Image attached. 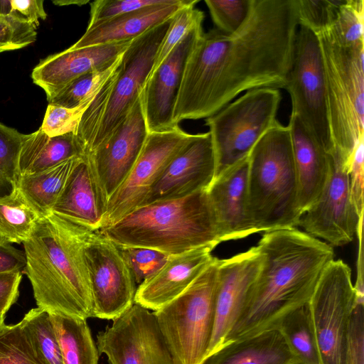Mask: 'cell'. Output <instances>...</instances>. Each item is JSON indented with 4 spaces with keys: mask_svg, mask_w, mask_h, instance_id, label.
<instances>
[{
    "mask_svg": "<svg viewBox=\"0 0 364 364\" xmlns=\"http://www.w3.org/2000/svg\"><path fill=\"white\" fill-rule=\"evenodd\" d=\"M298 27L296 0H255L235 33H203L185 65L175 123L213 116L243 91L284 88Z\"/></svg>",
    "mask_w": 364,
    "mask_h": 364,
    "instance_id": "cell-1",
    "label": "cell"
},
{
    "mask_svg": "<svg viewBox=\"0 0 364 364\" xmlns=\"http://www.w3.org/2000/svg\"><path fill=\"white\" fill-rule=\"evenodd\" d=\"M257 247L262 267L223 344L278 327L285 316L309 302L334 259L332 246L296 228L264 232Z\"/></svg>",
    "mask_w": 364,
    "mask_h": 364,
    "instance_id": "cell-2",
    "label": "cell"
},
{
    "mask_svg": "<svg viewBox=\"0 0 364 364\" xmlns=\"http://www.w3.org/2000/svg\"><path fill=\"white\" fill-rule=\"evenodd\" d=\"M89 230L53 213L41 217L23 243L37 307L49 314L87 319L92 299L84 255Z\"/></svg>",
    "mask_w": 364,
    "mask_h": 364,
    "instance_id": "cell-3",
    "label": "cell"
},
{
    "mask_svg": "<svg viewBox=\"0 0 364 364\" xmlns=\"http://www.w3.org/2000/svg\"><path fill=\"white\" fill-rule=\"evenodd\" d=\"M119 247H141L168 255L221 242L206 190L141 205L98 230Z\"/></svg>",
    "mask_w": 364,
    "mask_h": 364,
    "instance_id": "cell-4",
    "label": "cell"
},
{
    "mask_svg": "<svg viewBox=\"0 0 364 364\" xmlns=\"http://www.w3.org/2000/svg\"><path fill=\"white\" fill-rule=\"evenodd\" d=\"M247 215L255 233L296 228L300 216L290 130L277 120L248 156Z\"/></svg>",
    "mask_w": 364,
    "mask_h": 364,
    "instance_id": "cell-5",
    "label": "cell"
},
{
    "mask_svg": "<svg viewBox=\"0 0 364 364\" xmlns=\"http://www.w3.org/2000/svg\"><path fill=\"white\" fill-rule=\"evenodd\" d=\"M220 259L178 296L153 311L175 364H203L213 332Z\"/></svg>",
    "mask_w": 364,
    "mask_h": 364,
    "instance_id": "cell-6",
    "label": "cell"
},
{
    "mask_svg": "<svg viewBox=\"0 0 364 364\" xmlns=\"http://www.w3.org/2000/svg\"><path fill=\"white\" fill-rule=\"evenodd\" d=\"M319 39L334 148L349 158L364 135V44L347 47L326 33Z\"/></svg>",
    "mask_w": 364,
    "mask_h": 364,
    "instance_id": "cell-7",
    "label": "cell"
},
{
    "mask_svg": "<svg viewBox=\"0 0 364 364\" xmlns=\"http://www.w3.org/2000/svg\"><path fill=\"white\" fill-rule=\"evenodd\" d=\"M281 99L276 88L247 90L205 119L215 151V176L248 157L257 142L277 121Z\"/></svg>",
    "mask_w": 364,
    "mask_h": 364,
    "instance_id": "cell-8",
    "label": "cell"
},
{
    "mask_svg": "<svg viewBox=\"0 0 364 364\" xmlns=\"http://www.w3.org/2000/svg\"><path fill=\"white\" fill-rule=\"evenodd\" d=\"M172 18L132 41L117 72L95 95L94 101L101 122L87 154L110 135L139 98Z\"/></svg>",
    "mask_w": 364,
    "mask_h": 364,
    "instance_id": "cell-9",
    "label": "cell"
},
{
    "mask_svg": "<svg viewBox=\"0 0 364 364\" xmlns=\"http://www.w3.org/2000/svg\"><path fill=\"white\" fill-rule=\"evenodd\" d=\"M283 89L290 95L291 113L328 153L334 149L323 56L318 37L299 25L290 70Z\"/></svg>",
    "mask_w": 364,
    "mask_h": 364,
    "instance_id": "cell-10",
    "label": "cell"
},
{
    "mask_svg": "<svg viewBox=\"0 0 364 364\" xmlns=\"http://www.w3.org/2000/svg\"><path fill=\"white\" fill-rule=\"evenodd\" d=\"M321 364H343L355 291L349 266L333 259L309 302Z\"/></svg>",
    "mask_w": 364,
    "mask_h": 364,
    "instance_id": "cell-11",
    "label": "cell"
},
{
    "mask_svg": "<svg viewBox=\"0 0 364 364\" xmlns=\"http://www.w3.org/2000/svg\"><path fill=\"white\" fill-rule=\"evenodd\" d=\"M93 317L114 320L134 303L136 284L119 247L99 231L89 230L84 244Z\"/></svg>",
    "mask_w": 364,
    "mask_h": 364,
    "instance_id": "cell-12",
    "label": "cell"
},
{
    "mask_svg": "<svg viewBox=\"0 0 364 364\" xmlns=\"http://www.w3.org/2000/svg\"><path fill=\"white\" fill-rule=\"evenodd\" d=\"M329 154L331 169L323 191L301 213L297 226L331 246L341 247L353 240L363 217L358 216L351 201L348 158L335 148Z\"/></svg>",
    "mask_w": 364,
    "mask_h": 364,
    "instance_id": "cell-13",
    "label": "cell"
},
{
    "mask_svg": "<svg viewBox=\"0 0 364 364\" xmlns=\"http://www.w3.org/2000/svg\"><path fill=\"white\" fill-rule=\"evenodd\" d=\"M109 364H175L153 312L134 303L97 335Z\"/></svg>",
    "mask_w": 364,
    "mask_h": 364,
    "instance_id": "cell-14",
    "label": "cell"
},
{
    "mask_svg": "<svg viewBox=\"0 0 364 364\" xmlns=\"http://www.w3.org/2000/svg\"><path fill=\"white\" fill-rule=\"evenodd\" d=\"M193 135L180 127L149 132L130 173L108 199L100 229L113 225L142 205L151 188Z\"/></svg>",
    "mask_w": 364,
    "mask_h": 364,
    "instance_id": "cell-15",
    "label": "cell"
},
{
    "mask_svg": "<svg viewBox=\"0 0 364 364\" xmlns=\"http://www.w3.org/2000/svg\"><path fill=\"white\" fill-rule=\"evenodd\" d=\"M148 134L140 95L127 117L110 135L86 154L107 199L130 173Z\"/></svg>",
    "mask_w": 364,
    "mask_h": 364,
    "instance_id": "cell-16",
    "label": "cell"
},
{
    "mask_svg": "<svg viewBox=\"0 0 364 364\" xmlns=\"http://www.w3.org/2000/svg\"><path fill=\"white\" fill-rule=\"evenodd\" d=\"M215 171L210 132L193 134L151 188L141 205L181 198L207 190L215 178Z\"/></svg>",
    "mask_w": 364,
    "mask_h": 364,
    "instance_id": "cell-17",
    "label": "cell"
},
{
    "mask_svg": "<svg viewBox=\"0 0 364 364\" xmlns=\"http://www.w3.org/2000/svg\"><path fill=\"white\" fill-rule=\"evenodd\" d=\"M203 34L202 25L193 28L149 75L141 93L149 132L178 127L173 109L187 59Z\"/></svg>",
    "mask_w": 364,
    "mask_h": 364,
    "instance_id": "cell-18",
    "label": "cell"
},
{
    "mask_svg": "<svg viewBox=\"0 0 364 364\" xmlns=\"http://www.w3.org/2000/svg\"><path fill=\"white\" fill-rule=\"evenodd\" d=\"M263 262L257 246L220 259L213 332L207 357L223 343L246 301Z\"/></svg>",
    "mask_w": 364,
    "mask_h": 364,
    "instance_id": "cell-19",
    "label": "cell"
},
{
    "mask_svg": "<svg viewBox=\"0 0 364 364\" xmlns=\"http://www.w3.org/2000/svg\"><path fill=\"white\" fill-rule=\"evenodd\" d=\"M131 42L123 41L80 48L70 47L41 60L32 71L33 82L45 91L48 102L77 77L112 66L121 58Z\"/></svg>",
    "mask_w": 364,
    "mask_h": 364,
    "instance_id": "cell-20",
    "label": "cell"
},
{
    "mask_svg": "<svg viewBox=\"0 0 364 364\" xmlns=\"http://www.w3.org/2000/svg\"><path fill=\"white\" fill-rule=\"evenodd\" d=\"M215 245L170 255L162 267L138 285L134 303L153 311L181 294L213 262Z\"/></svg>",
    "mask_w": 364,
    "mask_h": 364,
    "instance_id": "cell-21",
    "label": "cell"
},
{
    "mask_svg": "<svg viewBox=\"0 0 364 364\" xmlns=\"http://www.w3.org/2000/svg\"><path fill=\"white\" fill-rule=\"evenodd\" d=\"M248 157L215 177L206 190L220 240H238L255 233L247 215Z\"/></svg>",
    "mask_w": 364,
    "mask_h": 364,
    "instance_id": "cell-22",
    "label": "cell"
},
{
    "mask_svg": "<svg viewBox=\"0 0 364 364\" xmlns=\"http://www.w3.org/2000/svg\"><path fill=\"white\" fill-rule=\"evenodd\" d=\"M108 199L85 155L73 168L52 213L91 231L100 230Z\"/></svg>",
    "mask_w": 364,
    "mask_h": 364,
    "instance_id": "cell-23",
    "label": "cell"
},
{
    "mask_svg": "<svg viewBox=\"0 0 364 364\" xmlns=\"http://www.w3.org/2000/svg\"><path fill=\"white\" fill-rule=\"evenodd\" d=\"M288 127L296 172L298 208L301 215L321 194L329 175L331 158L301 121L292 113Z\"/></svg>",
    "mask_w": 364,
    "mask_h": 364,
    "instance_id": "cell-24",
    "label": "cell"
},
{
    "mask_svg": "<svg viewBox=\"0 0 364 364\" xmlns=\"http://www.w3.org/2000/svg\"><path fill=\"white\" fill-rule=\"evenodd\" d=\"M192 0H168L134 11L88 24L82 36L70 48L131 41L172 18Z\"/></svg>",
    "mask_w": 364,
    "mask_h": 364,
    "instance_id": "cell-25",
    "label": "cell"
},
{
    "mask_svg": "<svg viewBox=\"0 0 364 364\" xmlns=\"http://www.w3.org/2000/svg\"><path fill=\"white\" fill-rule=\"evenodd\" d=\"M203 364H301L278 327L225 343Z\"/></svg>",
    "mask_w": 364,
    "mask_h": 364,
    "instance_id": "cell-26",
    "label": "cell"
},
{
    "mask_svg": "<svg viewBox=\"0 0 364 364\" xmlns=\"http://www.w3.org/2000/svg\"><path fill=\"white\" fill-rule=\"evenodd\" d=\"M84 156L75 133L49 136L40 127L25 134L18 159L19 176L36 174L69 159Z\"/></svg>",
    "mask_w": 364,
    "mask_h": 364,
    "instance_id": "cell-27",
    "label": "cell"
},
{
    "mask_svg": "<svg viewBox=\"0 0 364 364\" xmlns=\"http://www.w3.org/2000/svg\"><path fill=\"white\" fill-rule=\"evenodd\" d=\"M80 158H71L42 172L18 177L17 190L41 218L52 213Z\"/></svg>",
    "mask_w": 364,
    "mask_h": 364,
    "instance_id": "cell-28",
    "label": "cell"
},
{
    "mask_svg": "<svg viewBox=\"0 0 364 364\" xmlns=\"http://www.w3.org/2000/svg\"><path fill=\"white\" fill-rule=\"evenodd\" d=\"M63 364H98L100 353L87 319L50 314Z\"/></svg>",
    "mask_w": 364,
    "mask_h": 364,
    "instance_id": "cell-29",
    "label": "cell"
},
{
    "mask_svg": "<svg viewBox=\"0 0 364 364\" xmlns=\"http://www.w3.org/2000/svg\"><path fill=\"white\" fill-rule=\"evenodd\" d=\"M278 328L301 364H321L309 303L285 316Z\"/></svg>",
    "mask_w": 364,
    "mask_h": 364,
    "instance_id": "cell-30",
    "label": "cell"
},
{
    "mask_svg": "<svg viewBox=\"0 0 364 364\" xmlns=\"http://www.w3.org/2000/svg\"><path fill=\"white\" fill-rule=\"evenodd\" d=\"M40 218L17 189L13 194L0 198V240L23 243L31 237Z\"/></svg>",
    "mask_w": 364,
    "mask_h": 364,
    "instance_id": "cell-31",
    "label": "cell"
},
{
    "mask_svg": "<svg viewBox=\"0 0 364 364\" xmlns=\"http://www.w3.org/2000/svg\"><path fill=\"white\" fill-rule=\"evenodd\" d=\"M121 59L122 56L109 68L86 73L72 80L49 100L48 104L74 108L93 99L117 72Z\"/></svg>",
    "mask_w": 364,
    "mask_h": 364,
    "instance_id": "cell-32",
    "label": "cell"
},
{
    "mask_svg": "<svg viewBox=\"0 0 364 364\" xmlns=\"http://www.w3.org/2000/svg\"><path fill=\"white\" fill-rule=\"evenodd\" d=\"M323 33L339 46L364 44L363 0H341L331 28Z\"/></svg>",
    "mask_w": 364,
    "mask_h": 364,
    "instance_id": "cell-33",
    "label": "cell"
},
{
    "mask_svg": "<svg viewBox=\"0 0 364 364\" xmlns=\"http://www.w3.org/2000/svg\"><path fill=\"white\" fill-rule=\"evenodd\" d=\"M46 364H63L57 336L50 314L38 307L28 311L21 321Z\"/></svg>",
    "mask_w": 364,
    "mask_h": 364,
    "instance_id": "cell-34",
    "label": "cell"
},
{
    "mask_svg": "<svg viewBox=\"0 0 364 364\" xmlns=\"http://www.w3.org/2000/svg\"><path fill=\"white\" fill-rule=\"evenodd\" d=\"M24 136L0 123V198L11 195L17 189L18 159Z\"/></svg>",
    "mask_w": 364,
    "mask_h": 364,
    "instance_id": "cell-35",
    "label": "cell"
},
{
    "mask_svg": "<svg viewBox=\"0 0 364 364\" xmlns=\"http://www.w3.org/2000/svg\"><path fill=\"white\" fill-rule=\"evenodd\" d=\"M0 364H46L21 321L0 328Z\"/></svg>",
    "mask_w": 364,
    "mask_h": 364,
    "instance_id": "cell-36",
    "label": "cell"
},
{
    "mask_svg": "<svg viewBox=\"0 0 364 364\" xmlns=\"http://www.w3.org/2000/svg\"><path fill=\"white\" fill-rule=\"evenodd\" d=\"M255 0H205L216 29L231 35L247 21Z\"/></svg>",
    "mask_w": 364,
    "mask_h": 364,
    "instance_id": "cell-37",
    "label": "cell"
},
{
    "mask_svg": "<svg viewBox=\"0 0 364 364\" xmlns=\"http://www.w3.org/2000/svg\"><path fill=\"white\" fill-rule=\"evenodd\" d=\"M198 2V0H192L173 16L169 28L156 57L152 71L163 62L193 28L203 24V13L195 7Z\"/></svg>",
    "mask_w": 364,
    "mask_h": 364,
    "instance_id": "cell-38",
    "label": "cell"
},
{
    "mask_svg": "<svg viewBox=\"0 0 364 364\" xmlns=\"http://www.w3.org/2000/svg\"><path fill=\"white\" fill-rule=\"evenodd\" d=\"M340 3L341 0H296L299 25L318 36L331 28Z\"/></svg>",
    "mask_w": 364,
    "mask_h": 364,
    "instance_id": "cell-39",
    "label": "cell"
},
{
    "mask_svg": "<svg viewBox=\"0 0 364 364\" xmlns=\"http://www.w3.org/2000/svg\"><path fill=\"white\" fill-rule=\"evenodd\" d=\"M118 247L132 272L136 285H139L157 272L170 256L158 250L146 247Z\"/></svg>",
    "mask_w": 364,
    "mask_h": 364,
    "instance_id": "cell-40",
    "label": "cell"
},
{
    "mask_svg": "<svg viewBox=\"0 0 364 364\" xmlns=\"http://www.w3.org/2000/svg\"><path fill=\"white\" fill-rule=\"evenodd\" d=\"M93 99L74 108L48 104L41 129L49 136L75 134L82 114Z\"/></svg>",
    "mask_w": 364,
    "mask_h": 364,
    "instance_id": "cell-41",
    "label": "cell"
},
{
    "mask_svg": "<svg viewBox=\"0 0 364 364\" xmlns=\"http://www.w3.org/2000/svg\"><path fill=\"white\" fill-rule=\"evenodd\" d=\"M36 27L10 16H0V53L20 49L35 42Z\"/></svg>",
    "mask_w": 364,
    "mask_h": 364,
    "instance_id": "cell-42",
    "label": "cell"
},
{
    "mask_svg": "<svg viewBox=\"0 0 364 364\" xmlns=\"http://www.w3.org/2000/svg\"><path fill=\"white\" fill-rule=\"evenodd\" d=\"M364 135L355 144L347 161L352 203L360 218L363 217Z\"/></svg>",
    "mask_w": 364,
    "mask_h": 364,
    "instance_id": "cell-43",
    "label": "cell"
},
{
    "mask_svg": "<svg viewBox=\"0 0 364 364\" xmlns=\"http://www.w3.org/2000/svg\"><path fill=\"white\" fill-rule=\"evenodd\" d=\"M168 0H97L90 4L88 24L134 11L147 6L166 3Z\"/></svg>",
    "mask_w": 364,
    "mask_h": 364,
    "instance_id": "cell-44",
    "label": "cell"
},
{
    "mask_svg": "<svg viewBox=\"0 0 364 364\" xmlns=\"http://www.w3.org/2000/svg\"><path fill=\"white\" fill-rule=\"evenodd\" d=\"M343 364H364V305L355 304Z\"/></svg>",
    "mask_w": 364,
    "mask_h": 364,
    "instance_id": "cell-45",
    "label": "cell"
},
{
    "mask_svg": "<svg viewBox=\"0 0 364 364\" xmlns=\"http://www.w3.org/2000/svg\"><path fill=\"white\" fill-rule=\"evenodd\" d=\"M0 16H10L36 27L39 25V19L47 17L43 0H0Z\"/></svg>",
    "mask_w": 364,
    "mask_h": 364,
    "instance_id": "cell-46",
    "label": "cell"
},
{
    "mask_svg": "<svg viewBox=\"0 0 364 364\" xmlns=\"http://www.w3.org/2000/svg\"><path fill=\"white\" fill-rule=\"evenodd\" d=\"M21 279V272L0 274V316H5L18 300Z\"/></svg>",
    "mask_w": 364,
    "mask_h": 364,
    "instance_id": "cell-47",
    "label": "cell"
},
{
    "mask_svg": "<svg viewBox=\"0 0 364 364\" xmlns=\"http://www.w3.org/2000/svg\"><path fill=\"white\" fill-rule=\"evenodd\" d=\"M26 265L24 252L0 240V274L11 272H21L23 274Z\"/></svg>",
    "mask_w": 364,
    "mask_h": 364,
    "instance_id": "cell-48",
    "label": "cell"
},
{
    "mask_svg": "<svg viewBox=\"0 0 364 364\" xmlns=\"http://www.w3.org/2000/svg\"><path fill=\"white\" fill-rule=\"evenodd\" d=\"M87 1H68V0H53V3L57 6H68L70 4H77L81 6L87 3Z\"/></svg>",
    "mask_w": 364,
    "mask_h": 364,
    "instance_id": "cell-49",
    "label": "cell"
},
{
    "mask_svg": "<svg viewBox=\"0 0 364 364\" xmlns=\"http://www.w3.org/2000/svg\"><path fill=\"white\" fill-rule=\"evenodd\" d=\"M5 316H0V328L4 324Z\"/></svg>",
    "mask_w": 364,
    "mask_h": 364,
    "instance_id": "cell-50",
    "label": "cell"
}]
</instances>
